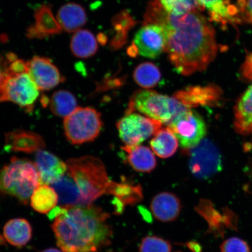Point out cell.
<instances>
[{"label":"cell","mask_w":252,"mask_h":252,"mask_svg":"<svg viewBox=\"0 0 252 252\" xmlns=\"http://www.w3.org/2000/svg\"><path fill=\"white\" fill-rule=\"evenodd\" d=\"M58 195V203L63 207H81L80 196L75 183L66 172L58 181L51 185Z\"/></svg>","instance_id":"25"},{"label":"cell","mask_w":252,"mask_h":252,"mask_svg":"<svg viewBox=\"0 0 252 252\" xmlns=\"http://www.w3.org/2000/svg\"><path fill=\"white\" fill-rule=\"evenodd\" d=\"M7 64V61L6 58L5 59L0 58V86H1L3 80H4L5 70Z\"/></svg>","instance_id":"37"},{"label":"cell","mask_w":252,"mask_h":252,"mask_svg":"<svg viewBox=\"0 0 252 252\" xmlns=\"http://www.w3.org/2000/svg\"><path fill=\"white\" fill-rule=\"evenodd\" d=\"M45 145L42 137L32 131L16 130L5 135V147L10 151L36 153L44 149Z\"/></svg>","instance_id":"17"},{"label":"cell","mask_w":252,"mask_h":252,"mask_svg":"<svg viewBox=\"0 0 252 252\" xmlns=\"http://www.w3.org/2000/svg\"><path fill=\"white\" fill-rule=\"evenodd\" d=\"M166 36L163 28L157 24H143L135 34L127 53L131 57L140 55L154 59L166 52Z\"/></svg>","instance_id":"11"},{"label":"cell","mask_w":252,"mask_h":252,"mask_svg":"<svg viewBox=\"0 0 252 252\" xmlns=\"http://www.w3.org/2000/svg\"><path fill=\"white\" fill-rule=\"evenodd\" d=\"M188 109L175 97L151 89H140L132 94L126 114L138 112L168 126Z\"/></svg>","instance_id":"5"},{"label":"cell","mask_w":252,"mask_h":252,"mask_svg":"<svg viewBox=\"0 0 252 252\" xmlns=\"http://www.w3.org/2000/svg\"><path fill=\"white\" fill-rule=\"evenodd\" d=\"M31 204L36 212L46 214L51 212L58 203V195L48 185H40L31 197Z\"/></svg>","instance_id":"27"},{"label":"cell","mask_w":252,"mask_h":252,"mask_svg":"<svg viewBox=\"0 0 252 252\" xmlns=\"http://www.w3.org/2000/svg\"><path fill=\"white\" fill-rule=\"evenodd\" d=\"M179 144L177 137L168 127L159 129L150 141L153 153L162 159L169 158L174 155Z\"/></svg>","instance_id":"24"},{"label":"cell","mask_w":252,"mask_h":252,"mask_svg":"<svg viewBox=\"0 0 252 252\" xmlns=\"http://www.w3.org/2000/svg\"><path fill=\"white\" fill-rule=\"evenodd\" d=\"M238 6L241 13L252 24V0H239Z\"/></svg>","instance_id":"35"},{"label":"cell","mask_w":252,"mask_h":252,"mask_svg":"<svg viewBox=\"0 0 252 252\" xmlns=\"http://www.w3.org/2000/svg\"><path fill=\"white\" fill-rule=\"evenodd\" d=\"M34 17V24L27 32L28 38L43 39L62 32L61 25L49 5L43 4L37 8Z\"/></svg>","instance_id":"15"},{"label":"cell","mask_w":252,"mask_h":252,"mask_svg":"<svg viewBox=\"0 0 252 252\" xmlns=\"http://www.w3.org/2000/svg\"><path fill=\"white\" fill-rule=\"evenodd\" d=\"M67 173L74 181L80 196L81 206H90L97 198L110 194V180L105 164L98 158L86 156L68 159Z\"/></svg>","instance_id":"3"},{"label":"cell","mask_w":252,"mask_h":252,"mask_svg":"<svg viewBox=\"0 0 252 252\" xmlns=\"http://www.w3.org/2000/svg\"><path fill=\"white\" fill-rule=\"evenodd\" d=\"M184 152L193 149L204 139L207 133L206 123L197 112L188 109L168 125Z\"/></svg>","instance_id":"9"},{"label":"cell","mask_w":252,"mask_h":252,"mask_svg":"<svg viewBox=\"0 0 252 252\" xmlns=\"http://www.w3.org/2000/svg\"><path fill=\"white\" fill-rule=\"evenodd\" d=\"M28 72L39 90L49 91L64 81L59 69L51 60L34 56L27 62Z\"/></svg>","instance_id":"12"},{"label":"cell","mask_w":252,"mask_h":252,"mask_svg":"<svg viewBox=\"0 0 252 252\" xmlns=\"http://www.w3.org/2000/svg\"><path fill=\"white\" fill-rule=\"evenodd\" d=\"M42 252H61L58 250H56V249H48V250L43 251Z\"/></svg>","instance_id":"38"},{"label":"cell","mask_w":252,"mask_h":252,"mask_svg":"<svg viewBox=\"0 0 252 252\" xmlns=\"http://www.w3.org/2000/svg\"><path fill=\"white\" fill-rule=\"evenodd\" d=\"M172 247L168 241L156 236H149L142 241L140 252H171Z\"/></svg>","instance_id":"33"},{"label":"cell","mask_w":252,"mask_h":252,"mask_svg":"<svg viewBox=\"0 0 252 252\" xmlns=\"http://www.w3.org/2000/svg\"><path fill=\"white\" fill-rule=\"evenodd\" d=\"M165 10L169 14L182 16L193 11H203L197 0H159Z\"/></svg>","instance_id":"31"},{"label":"cell","mask_w":252,"mask_h":252,"mask_svg":"<svg viewBox=\"0 0 252 252\" xmlns=\"http://www.w3.org/2000/svg\"><path fill=\"white\" fill-rule=\"evenodd\" d=\"M49 103L50 110L58 117H67L78 108L76 97L66 90L56 91L53 94Z\"/></svg>","instance_id":"28"},{"label":"cell","mask_w":252,"mask_h":252,"mask_svg":"<svg viewBox=\"0 0 252 252\" xmlns=\"http://www.w3.org/2000/svg\"><path fill=\"white\" fill-rule=\"evenodd\" d=\"M111 195L122 208L127 205L136 203L143 198V191L140 185H134L127 182H116L112 190Z\"/></svg>","instance_id":"29"},{"label":"cell","mask_w":252,"mask_h":252,"mask_svg":"<svg viewBox=\"0 0 252 252\" xmlns=\"http://www.w3.org/2000/svg\"><path fill=\"white\" fill-rule=\"evenodd\" d=\"M161 72L151 62L142 63L133 72V78L138 86L143 89H151L159 84L161 80Z\"/></svg>","instance_id":"30"},{"label":"cell","mask_w":252,"mask_h":252,"mask_svg":"<svg viewBox=\"0 0 252 252\" xmlns=\"http://www.w3.org/2000/svg\"><path fill=\"white\" fill-rule=\"evenodd\" d=\"M221 252H251L247 242L238 238L226 239L220 245Z\"/></svg>","instance_id":"34"},{"label":"cell","mask_w":252,"mask_h":252,"mask_svg":"<svg viewBox=\"0 0 252 252\" xmlns=\"http://www.w3.org/2000/svg\"><path fill=\"white\" fill-rule=\"evenodd\" d=\"M126 154V160L135 171L150 173L156 168L157 162L153 151L149 147L141 146H126L122 147Z\"/></svg>","instance_id":"20"},{"label":"cell","mask_w":252,"mask_h":252,"mask_svg":"<svg viewBox=\"0 0 252 252\" xmlns=\"http://www.w3.org/2000/svg\"><path fill=\"white\" fill-rule=\"evenodd\" d=\"M201 7L207 9L210 20L226 27L228 24L241 23V11L238 6L229 0H197Z\"/></svg>","instance_id":"16"},{"label":"cell","mask_w":252,"mask_h":252,"mask_svg":"<svg viewBox=\"0 0 252 252\" xmlns=\"http://www.w3.org/2000/svg\"><path fill=\"white\" fill-rule=\"evenodd\" d=\"M242 74L248 80H252V52L247 56L242 66Z\"/></svg>","instance_id":"36"},{"label":"cell","mask_w":252,"mask_h":252,"mask_svg":"<svg viewBox=\"0 0 252 252\" xmlns=\"http://www.w3.org/2000/svg\"><path fill=\"white\" fill-rule=\"evenodd\" d=\"M234 126L235 131L239 134H252V84L236 104Z\"/></svg>","instance_id":"21"},{"label":"cell","mask_w":252,"mask_h":252,"mask_svg":"<svg viewBox=\"0 0 252 252\" xmlns=\"http://www.w3.org/2000/svg\"><path fill=\"white\" fill-rule=\"evenodd\" d=\"M196 210L207 220L211 231L216 234H223L225 229L234 228L236 225L232 212L227 210L220 213L209 201L201 200Z\"/></svg>","instance_id":"18"},{"label":"cell","mask_w":252,"mask_h":252,"mask_svg":"<svg viewBox=\"0 0 252 252\" xmlns=\"http://www.w3.org/2000/svg\"><path fill=\"white\" fill-rule=\"evenodd\" d=\"M221 90L215 85L189 86L179 90L173 97L189 109L198 106H214L221 97Z\"/></svg>","instance_id":"13"},{"label":"cell","mask_w":252,"mask_h":252,"mask_svg":"<svg viewBox=\"0 0 252 252\" xmlns=\"http://www.w3.org/2000/svg\"><path fill=\"white\" fill-rule=\"evenodd\" d=\"M40 185L35 165L29 159L12 157L0 171V193L17 198L24 204L29 202Z\"/></svg>","instance_id":"4"},{"label":"cell","mask_w":252,"mask_h":252,"mask_svg":"<svg viewBox=\"0 0 252 252\" xmlns=\"http://www.w3.org/2000/svg\"><path fill=\"white\" fill-rule=\"evenodd\" d=\"M70 48L72 54L77 58L87 59L94 56L98 49L96 37L90 31L80 30L72 36Z\"/></svg>","instance_id":"26"},{"label":"cell","mask_w":252,"mask_h":252,"mask_svg":"<svg viewBox=\"0 0 252 252\" xmlns=\"http://www.w3.org/2000/svg\"><path fill=\"white\" fill-rule=\"evenodd\" d=\"M159 25L165 30L166 52L179 74L189 76L208 67L218 53L216 33L200 11L182 16L169 14L159 0L150 2L143 24Z\"/></svg>","instance_id":"1"},{"label":"cell","mask_w":252,"mask_h":252,"mask_svg":"<svg viewBox=\"0 0 252 252\" xmlns=\"http://www.w3.org/2000/svg\"><path fill=\"white\" fill-rule=\"evenodd\" d=\"M185 153L189 155V168L192 175L201 180L212 178L222 169L218 148L207 138Z\"/></svg>","instance_id":"8"},{"label":"cell","mask_w":252,"mask_h":252,"mask_svg":"<svg viewBox=\"0 0 252 252\" xmlns=\"http://www.w3.org/2000/svg\"><path fill=\"white\" fill-rule=\"evenodd\" d=\"M41 185H52L67 172V166L58 157L43 150L37 151L34 159Z\"/></svg>","instance_id":"14"},{"label":"cell","mask_w":252,"mask_h":252,"mask_svg":"<svg viewBox=\"0 0 252 252\" xmlns=\"http://www.w3.org/2000/svg\"><path fill=\"white\" fill-rule=\"evenodd\" d=\"M57 19L63 30L75 32L87 23L86 10L76 3H68L60 8Z\"/></svg>","instance_id":"22"},{"label":"cell","mask_w":252,"mask_h":252,"mask_svg":"<svg viewBox=\"0 0 252 252\" xmlns=\"http://www.w3.org/2000/svg\"><path fill=\"white\" fill-rule=\"evenodd\" d=\"M182 209L180 200L174 194L162 192L156 195L151 203L155 218L162 222H171L178 218Z\"/></svg>","instance_id":"19"},{"label":"cell","mask_w":252,"mask_h":252,"mask_svg":"<svg viewBox=\"0 0 252 252\" xmlns=\"http://www.w3.org/2000/svg\"><path fill=\"white\" fill-rule=\"evenodd\" d=\"M39 96V88L28 72L20 74L5 72L0 86V102H11L31 112Z\"/></svg>","instance_id":"7"},{"label":"cell","mask_w":252,"mask_h":252,"mask_svg":"<svg viewBox=\"0 0 252 252\" xmlns=\"http://www.w3.org/2000/svg\"><path fill=\"white\" fill-rule=\"evenodd\" d=\"M109 215L90 205L56 207L49 214L57 243L64 252H99L110 243L112 231Z\"/></svg>","instance_id":"2"},{"label":"cell","mask_w":252,"mask_h":252,"mask_svg":"<svg viewBox=\"0 0 252 252\" xmlns=\"http://www.w3.org/2000/svg\"><path fill=\"white\" fill-rule=\"evenodd\" d=\"M162 123L138 113L126 114L117 123L119 137L126 146H138L155 135Z\"/></svg>","instance_id":"10"},{"label":"cell","mask_w":252,"mask_h":252,"mask_svg":"<svg viewBox=\"0 0 252 252\" xmlns=\"http://www.w3.org/2000/svg\"><path fill=\"white\" fill-rule=\"evenodd\" d=\"M113 22L115 30L119 32L112 41L111 47L113 48L117 49L118 47L122 46L125 43L126 39L127 38L126 34L128 30L131 27V25L134 24V21L127 12L124 11L116 16Z\"/></svg>","instance_id":"32"},{"label":"cell","mask_w":252,"mask_h":252,"mask_svg":"<svg viewBox=\"0 0 252 252\" xmlns=\"http://www.w3.org/2000/svg\"><path fill=\"white\" fill-rule=\"evenodd\" d=\"M3 234L8 243L16 247H23L30 241L32 230L27 220L15 219L6 223Z\"/></svg>","instance_id":"23"},{"label":"cell","mask_w":252,"mask_h":252,"mask_svg":"<svg viewBox=\"0 0 252 252\" xmlns=\"http://www.w3.org/2000/svg\"><path fill=\"white\" fill-rule=\"evenodd\" d=\"M65 137L71 144L80 145L93 141L102 130L101 114L91 107H78L64 118Z\"/></svg>","instance_id":"6"}]
</instances>
